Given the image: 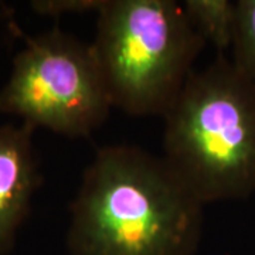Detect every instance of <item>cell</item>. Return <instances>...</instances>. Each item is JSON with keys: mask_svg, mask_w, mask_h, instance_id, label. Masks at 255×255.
<instances>
[{"mask_svg": "<svg viewBox=\"0 0 255 255\" xmlns=\"http://www.w3.org/2000/svg\"><path fill=\"white\" fill-rule=\"evenodd\" d=\"M204 204L163 157L105 146L71 206L70 255H194Z\"/></svg>", "mask_w": 255, "mask_h": 255, "instance_id": "obj_1", "label": "cell"}, {"mask_svg": "<svg viewBox=\"0 0 255 255\" xmlns=\"http://www.w3.org/2000/svg\"><path fill=\"white\" fill-rule=\"evenodd\" d=\"M163 159L206 206L255 191V87L220 53L164 114Z\"/></svg>", "mask_w": 255, "mask_h": 255, "instance_id": "obj_2", "label": "cell"}, {"mask_svg": "<svg viewBox=\"0 0 255 255\" xmlns=\"http://www.w3.org/2000/svg\"><path fill=\"white\" fill-rule=\"evenodd\" d=\"M204 46L177 1L107 0L91 48L114 108L164 117Z\"/></svg>", "mask_w": 255, "mask_h": 255, "instance_id": "obj_3", "label": "cell"}, {"mask_svg": "<svg viewBox=\"0 0 255 255\" xmlns=\"http://www.w3.org/2000/svg\"><path fill=\"white\" fill-rule=\"evenodd\" d=\"M111 108L91 44L60 27L26 38L0 90V112L65 136L90 135Z\"/></svg>", "mask_w": 255, "mask_h": 255, "instance_id": "obj_4", "label": "cell"}, {"mask_svg": "<svg viewBox=\"0 0 255 255\" xmlns=\"http://www.w3.org/2000/svg\"><path fill=\"white\" fill-rule=\"evenodd\" d=\"M34 129L24 122L0 125V255L14 246L41 183L33 145Z\"/></svg>", "mask_w": 255, "mask_h": 255, "instance_id": "obj_5", "label": "cell"}, {"mask_svg": "<svg viewBox=\"0 0 255 255\" xmlns=\"http://www.w3.org/2000/svg\"><path fill=\"white\" fill-rule=\"evenodd\" d=\"M194 30L220 53L233 46L237 24V3L230 0H186L182 4Z\"/></svg>", "mask_w": 255, "mask_h": 255, "instance_id": "obj_6", "label": "cell"}, {"mask_svg": "<svg viewBox=\"0 0 255 255\" xmlns=\"http://www.w3.org/2000/svg\"><path fill=\"white\" fill-rule=\"evenodd\" d=\"M233 64L255 87V0L237 1Z\"/></svg>", "mask_w": 255, "mask_h": 255, "instance_id": "obj_7", "label": "cell"}, {"mask_svg": "<svg viewBox=\"0 0 255 255\" xmlns=\"http://www.w3.org/2000/svg\"><path fill=\"white\" fill-rule=\"evenodd\" d=\"M107 0H34L30 3L31 10L38 16L60 18L64 14H80L100 11Z\"/></svg>", "mask_w": 255, "mask_h": 255, "instance_id": "obj_8", "label": "cell"}]
</instances>
